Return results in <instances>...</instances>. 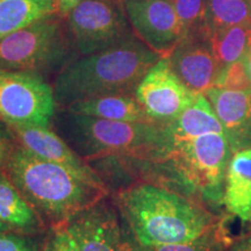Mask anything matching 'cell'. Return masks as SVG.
Returning a JSON list of instances; mask_svg holds the SVG:
<instances>
[{"label": "cell", "instance_id": "6da1fadb", "mask_svg": "<svg viewBox=\"0 0 251 251\" xmlns=\"http://www.w3.org/2000/svg\"><path fill=\"white\" fill-rule=\"evenodd\" d=\"M117 200L135 237L149 248L196 240L221 221L194 200L162 185H133L119 192Z\"/></svg>", "mask_w": 251, "mask_h": 251}, {"label": "cell", "instance_id": "7a4b0ae2", "mask_svg": "<svg viewBox=\"0 0 251 251\" xmlns=\"http://www.w3.org/2000/svg\"><path fill=\"white\" fill-rule=\"evenodd\" d=\"M162 58L136 35L101 51L69 63L56 78V103L68 107L84 99L134 94L151 67Z\"/></svg>", "mask_w": 251, "mask_h": 251}, {"label": "cell", "instance_id": "3957f363", "mask_svg": "<svg viewBox=\"0 0 251 251\" xmlns=\"http://www.w3.org/2000/svg\"><path fill=\"white\" fill-rule=\"evenodd\" d=\"M4 172L28 203L54 221L65 222L107 196L70 170L40 158L15 143Z\"/></svg>", "mask_w": 251, "mask_h": 251}, {"label": "cell", "instance_id": "277c9868", "mask_svg": "<svg viewBox=\"0 0 251 251\" xmlns=\"http://www.w3.org/2000/svg\"><path fill=\"white\" fill-rule=\"evenodd\" d=\"M61 129L84 159L133 157L162 163L170 148L168 122H122L69 113Z\"/></svg>", "mask_w": 251, "mask_h": 251}, {"label": "cell", "instance_id": "5b68a950", "mask_svg": "<svg viewBox=\"0 0 251 251\" xmlns=\"http://www.w3.org/2000/svg\"><path fill=\"white\" fill-rule=\"evenodd\" d=\"M233 151L226 134L171 140L164 161L177 180L213 206L222 205L225 177Z\"/></svg>", "mask_w": 251, "mask_h": 251}, {"label": "cell", "instance_id": "8992f818", "mask_svg": "<svg viewBox=\"0 0 251 251\" xmlns=\"http://www.w3.org/2000/svg\"><path fill=\"white\" fill-rule=\"evenodd\" d=\"M62 19L50 15L0 40V69L40 75L62 63L72 43Z\"/></svg>", "mask_w": 251, "mask_h": 251}, {"label": "cell", "instance_id": "52a82bcc", "mask_svg": "<svg viewBox=\"0 0 251 251\" xmlns=\"http://www.w3.org/2000/svg\"><path fill=\"white\" fill-rule=\"evenodd\" d=\"M72 45L91 55L134 35L124 0H84L65 15Z\"/></svg>", "mask_w": 251, "mask_h": 251}, {"label": "cell", "instance_id": "ba28073f", "mask_svg": "<svg viewBox=\"0 0 251 251\" xmlns=\"http://www.w3.org/2000/svg\"><path fill=\"white\" fill-rule=\"evenodd\" d=\"M57 103L41 75L0 69V121L48 127Z\"/></svg>", "mask_w": 251, "mask_h": 251}, {"label": "cell", "instance_id": "9c48e42d", "mask_svg": "<svg viewBox=\"0 0 251 251\" xmlns=\"http://www.w3.org/2000/svg\"><path fill=\"white\" fill-rule=\"evenodd\" d=\"M199 93L193 92L162 57L147 72L135 90V98L152 120L169 122L192 105Z\"/></svg>", "mask_w": 251, "mask_h": 251}, {"label": "cell", "instance_id": "30bf717a", "mask_svg": "<svg viewBox=\"0 0 251 251\" xmlns=\"http://www.w3.org/2000/svg\"><path fill=\"white\" fill-rule=\"evenodd\" d=\"M124 7L135 35L162 57L185 37L170 0H124Z\"/></svg>", "mask_w": 251, "mask_h": 251}, {"label": "cell", "instance_id": "8fae6325", "mask_svg": "<svg viewBox=\"0 0 251 251\" xmlns=\"http://www.w3.org/2000/svg\"><path fill=\"white\" fill-rule=\"evenodd\" d=\"M7 127L18 146L45 161L64 166L89 184L107 191L106 185L85 159L48 127L35 125H7Z\"/></svg>", "mask_w": 251, "mask_h": 251}, {"label": "cell", "instance_id": "7c38bea8", "mask_svg": "<svg viewBox=\"0 0 251 251\" xmlns=\"http://www.w3.org/2000/svg\"><path fill=\"white\" fill-rule=\"evenodd\" d=\"M79 251H122L117 213L101 200L63 222Z\"/></svg>", "mask_w": 251, "mask_h": 251}, {"label": "cell", "instance_id": "4fadbf2b", "mask_svg": "<svg viewBox=\"0 0 251 251\" xmlns=\"http://www.w3.org/2000/svg\"><path fill=\"white\" fill-rule=\"evenodd\" d=\"M166 58L176 75L193 92L205 93L215 86L220 68L205 35L185 36Z\"/></svg>", "mask_w": 251, "mask_h": 251}, {"label": "cell", "instance_id": "5bb4252c", "mask_svg": "<svg viewBox=\"0 0 251 251\" xmlns=\"http://www.w3.org/2000/svg\"><path fill=\"white\" fill-rule=\"evenodd\" d=\"M203 94L224 126L231 151L251 147V87L230 90L213 86Z\"/></svg>", "mask_w": 251, "mask_h": 251}, {"label": "cell", "instance_id": "9a60e30c", "mask_svg": "<svg viewBox=\"0 0 251 251\" xmlns=\"http://www.w3.org/2000/svg\"><path fill=\"white\" fill-rule=\"evenodd\" d=\"M226 212L251 225V147L233 152L225 177Z\"/></svg>", "mask_w": 251, "mask_h": 251}, {"label": "cell", "instance_id": "2e32d148", "mask_svg": "<svg viewBox=\"0 0 251 251\" xmlns=\"http://www.w3.org/2000/svg\"><path fill=\"white\" fill-rule=\"evenodd\" d=\"M74 114L122 122H153L134 94H109L74 102L65 107Z\"/></svg>", "mask_w": 251, "mask_h": 251}, {"label": "cell", "instance_id": "e0dca14e", "mask_svg": "<svg viewBox=\"0 0 251 251\" xmlns=\"http://www.w3.org/2000/svg\"><path fill=\"white\" fill-rule=\"evenodd\" d=\"M171 140H183L205 134H226L221 121L213 109L209 100L203 93L197 98L175 120L168 122Z\"/></svg>", "mask_w": 251, "mask_h": 251}, {"label": "cell", "instance_id": "ac0fdd59", "mask_svg": "<svg viewBox=\"0 0 251 251\" xmlns=\"http://www.w3.org/2000/svg\"><path fill=\"white\" fill-rule=\"evenodd\" d=\"M54 14H58L56 0H0V40Z\"/></svg>", "mask_w": 251, "mask_h": 251}, {"label": "cell", "instance_id": "d6986e66", "mask_svg": "<svg viewBox=\"0 0 251 251\" xmlns=\"http://www.w3.org/2000/svg\"><path fill=\"white\" fill-rule=\"evenodd\" d=\"M0 221L20 233H33L39 227L35 211L4 171L0 172Z\"/></svg>", "mask_w": 251, "mask_h": 251}, {"label": "cell", "instance_id": "ffe728a7", "mask_svg": "<svg viewBox=\"0 0 251 251\" xmlns=\"http://www.w3.org/2000/svg\"><path fill=\"white\" fill-rule=\"evenodd\" d=\"M206 37L221 75L231 64L241 61L251 49V24L211 31Z\"/></svg>", "mask_w": 251, "mask_h": 251}, {"label": "cell", "instance_id": "44dd1931", "mask_svg": "<svg viewBox=\"0 0 251 251\" xmlns=\"http://www.w3.org/2000/svg\"><path fill=\"white\" fill-rule=\"evenodd\" d=\"M251 24V0H207L205 35Z\"/></svg>", "mask_w": 251, "mask_h": 251}, {"label": "cell", "instance_id": "7402d4cb", "mask_svg": "<svg viewBox=\"0 0 251 251\" xmlns=\"http://www.w3.org/2000/svg\"><path fill=\"white\" fill-rule=\"evenodd\" d=\"M234 240L229 237L225 220L196 240L151 248L152 251H227Z\"/></svg>", "mask_w": 251, "mask_h": 251}, {"label": "cell", "instance_id": "603a6c76", "mask_svg": "<svg viewBox=\"0 0 251 251\" xmlns=\"http://www.w3.org/2000/svg\"><path fill=\"white\" fill-rule=\"evenodd\" d=\"M170 1L179 18L185 36L205 35L207 0H170Z\"/></svg>", "mask_w": 251, "mask_h": 251}, {"label": "cell", "instance_id": "cb8c5ba5", "mask_svg": "<svg viewBox=\"0 0 251 251\" xmlns=\"http://www.w3.org/2000/svg\"><path fill=\"white\" fill-rule=\"evenodd\" d=\"M215 86L230 90H243L251 87L250 81L244 71L242 59L222 71Z\"/></svg>", "mask_w": 251, "mask_h": 251}, {"label": "cell", "instance_id": "d4e9b609", "mask_svg": "<svg viewBox=\"0 0 251 251\" xmlns=\"http://www.w3.org/2000/svg\"><path fill=\"white\" fill-rule=\"evenodd\" d=\"M41 251H79L74 237L63 224L54 225L51 233L46 240Z\"/></svg>", "mask_w": 251, "mask_h": 251}, {"label": "cell", "instance_id": "484cf974", "mask_svg": "<svg viewBox=\"0 0 251 251\" xmlns=\"http://www.w3.org/2000/svg\"><path fill=\"white\" fill-rule=\"evenodd\" d=\"M0 251H37V248L30 238L9 230L0 234Z\"/></svg>", "mask_w": 251, "mask_h": 251}, {"label": "cell", "instance_id": "4316f807", "mask_svg": "<svg viewBox=\"0 0 251 251\" xmlns=\"http://www.w3.org/2000/svg\"><path fill=\"white\" fill-rule=\"evenodd\" d=\"M14 146L15 141L8 129L7 125L0 121V172L4 171Z\"/></svg>", "mask_w": 251, "mask_h": 251}, {"label": "cell", "instance_id": "83f0119b", "mask_svg": "<svg viewBox=\"0 0 251 251\" xmlns=\"http://www.w3.org/2000/svg\"><path fill=\"white\" fill-rule=\"evenodd\" d=\"M122 251H152L151 248L143 246L139 242L127 221L122 218Z\"/></svg>", "mask_w": 251, "mask_h": 251}, {"label": "cell", "instance_id": "f1b7e54d", "mask_svg": "<svg viewBox=\"0 0 251 251\" xmlns=\"http://www.w3.org/2000/svg\"><path fill=\"white\" fill-rule=\"evenodd\" d=\"M227 251H251V233L234 240Z\"/></svg>", "mask_w": 251, "mask_h": 251}, {"label": "cell", "instance_id": "f546056e", "mask_svg": "<svg viewBox=\"0 0 251 251\" xmlns=\"http://www.w3.org/2000/svg\"><path fill=\"white\" fill-rule=\"evenodd\" d=\"M81 1H84V0H56L58 14L61 17H65L71 9H74L77 5H79Z\"/></svg>", "mask_w": 251, "mask_h": 251}, {"label": "cell", "instance_id": "4dcf8cb0", "mask_svg": "<svg viewBox=\"0 0 251 251\" xmlns=\"http://www.w3.org/2000/svg\"><path fill=\"white\" fill-rule=\"evenodd\" d=\"M242 63L244 67V71H246V75L249 79L251 84V49L247 52V55L242 58Z\"/></svg>", "mask_w": 251, "mask_h": 251}, {"label": "cell", "instance_id": "1f68e13d", "mask_svg": "<svg viewBox=\"0 0 251 251\" xmlns=\"http://www.w3.org/2000/svg\"><path fill=\"white\" fill-rule=\"evenodd\" d=\"M9 230H12V229L9 228L7 225H5L4 222L0 221V234H1V233H5V231H9Z\"/></svg>", "mask_w": 251, "mask_h": 251}]
</instances>
